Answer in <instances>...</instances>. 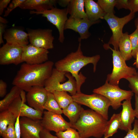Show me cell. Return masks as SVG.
<instances>
[{
	"label": "cell",
	"instance_id": "7c38bea8",
	"mask_svg": "<svg viewBox=\"0 0 138 138\" xmlns=\"http://www.w3.org/2000/svg\"><path fill=\"white\" fill-rule=\"evenodd\" d=\"M24 47L6 43L0 48V64L18 65L23 62L22 56Z\"/></svg>",
	"mask_w": 138,
	"mask_h": 138
},
{
	"label": "cell",
	"instance_id": "f35d334b",
	"mask_svg": "<svg viewBox=\"0 0 138 138\" xmlns=\"http://www.w3.org/2000/svg\"><path fill=\"white\" fill-rule=\"evenodd\" d=\"M40 135L41 138H59L57 136L52 135L50 131L44 128L41 132Z\"/></svg>",
	"mask_w": 138,
	"mask_h": 138
},
{
	"label": "cell",
	"instance_id": "d4e9b609",
	"mask_svg": "<svg viewBox=\"0 0 138 138\" xmlns=\"http://www.w3.org/2000/svg\"><path fill=\"white\" fill-rule=\"evenodd\" d=\"M121 112L114 113L107 121L103 135L104 138H109L117 133L121 124Z\"/></svg>",
	"mask_w": 138,
	"mask_h": 138
},
{
	"label": "cell",
	"instance_id": "9c48e42d",
	"mask_svg": "<svg viewBox=\"0 0 138 138\" xmlns=\"http://www.w3.org/2000/svg\"><path fill=\"white\" fill-rule=\"evenodd\" d=\"M30 13L31 14H41L42 16L46 17L48 21L55 26L58 29L59 42L61 43L64 42L65 39L64 27L68 18L67 8L60 9L54 7L50 10L40 12L31 10Z\"/></svg>",
	"mask_w": 138,
	"mask_h": 138
},
{
	"label": "cell",
	"instance_id": "4dcf8cb0",
	"mask_svg": "<svg viewBox=\"0 0 138 138\" xmlns=\"http://www.w3.org/2000/svg\"><path fill=\"white\" fill-rule=\"evenodd\" d=\"M55 134L59 138H81L78 132L71 127L65 131L56 133Z\"/></svg>",
	"mask_w": 138,
	"mask_h": 138
},
{
	"label": "cell",
	"instance_id": "8d00e7d4",
	"mask_svg": "<svg viewBox=\"0 0 138 138\" xmlns=\"http://www.w3.org/2000/svg\"><path fill=\"white\" fill-rule=\"evenodd\" d=\"M115 7L119 10L123 8L129 10V0H117Z\"/></svg>",
	"mask_w": 138,
	"mask_h": 138
},
{
	"label": "cell",
	"instance_id": "5b68a950",
	"mask_svg": "<svg viewBox=\"0 0 138 138\" xmlns=\"http://www.w3.org/2000/svg\"><path fill=\"white\" fill-rule=\"evenodd\" d=\"M103 47L105 49H111L112 52L113 69L111 73L107 75L106 80L109 84L118 85L121 79H126L137 73L134 68L126 65V61L121 55L119 50L112 49L107 44H104Z\"/></svg>",
	"mask_w": 138,
	"mask_h": 138
},
{
	"label": "cell",
	"instance_id": "ffe728a7",
	"mask_svg": "<svg viewBox=\"0 0 138 138\" xmlns=\"http://www.w3.org/2000/svg\"><path fill=\"white\" fill-rule=\"evenodd\" d=\"M56 0H25L19 6L23 9L35 10L40 12L51 9L55 7Z\"/></svg>",
	"mask_w": 138,
	"mask_h": 138
},
{
	"label": "cell",
	"instance_id": "ba28073f",
	"mask_svg": "<svg viewBox=\"0 0 138 138\" xmlns=\"http://www.w3.org/2000/svg\"><path fill=\"white\" fill-rule=\"evenodd\" d=\"M135 14L130 12L128 15L119 18L116 16L114 13L106 14L104 19L107 23L112 32V35L107 44H112L113 46L114 49L119 50V42L123 33V27L134 18Z\"/></svg>",
	"mask_w": 138,
	"mask_h": 138
},
{
	"label": "cell",
	"instance_id": "7402d4cb",
	"mask_svg": "<svg viewBox=\"0 0 138 138\" xmlns=\"http://www.w3.org/2000/svg\"><path fill=\"white\" fill-rule=\"evenodd\" d=\"M85 0H70L67 7L70 16L76 18H87L84 10Z\"/></svg>",
	"mask_w": 138,
	"mask_h": 138
},
{
	"label": "cell",
	"instance_id": "603a6c76",
	"mask_svg": "<svg viewBox=\"0 0 138 138\" xmlns=\"http://www.w3.org/2000/svg\"><path fill=\"white\" fill-rule=\"evenodd\" d=\"M84 109L80 105L74 101L62 110L63 113L68 118L73 126L78 120Z\"/></svg>",
	"mask_w": 138,
	"mask_h": 138
},
{
	"label": "cell",
	"instance_id": "c3c4849f",
	"mask_svg": "<svg viewBox=\"0 0 138 138\" xmlns=\"http://www.w3.org/2000/svg\"><path fill=\"white\" fill-rule=\"evenodd\" d=\"M134 24L136 29H138V16L134 21Z\"/></svg>",
	"mask_w": 138,
	"mask_h": 138
},
{
	"label": "cell",
	"instance_id": "52a82bcc",
	"mask_svg": "<svg viewBox=\"0 0 138 138\" xmlns=\"http://www.w3.org/2000/svg\"><path fill=\"white\" fill-rule=\"evenodd\" d=\"M93 92L107 98L110 101L112 108L115 110H117L122 106V101L132 98L133 95L132 91L122 89L118 85L110 84L107 80L103 85L94 89Z\"/></svg>",
	"mask_w": 138,
	"mask_h": 138
},
{
	"label": "cell",
	"instance_id": "d590c367",
	"mask_svg": "<svg viewBox=\"0 0 138 138\" xmlns=\"http://www.w3.org/2000/svg\"><path fill=\"white\" fill-rule=\"evenodd\" d=\"M126 135L123 138H138V120L135 119L133 128L129 130Z\"/></svg>",
	"mask_w": 138,
	"mask_h": 138
},
{
	"label": "cell",
	"instance_id": "4fadbf2b",
	"mask_svg": "<svg viewBox=\"0 0 138 138\" xmlns=\"http://www.w3.org/2000/svg\"><path fill=\"white\" fill-rule=\"evenodd\" d=\"M8 109L17 118L19 116L26 117L35 120H41L43 112L36 110L25 104L20 96L14 101Z\"/></svg>",
	"mask_w": 138,
	"mask_h": 138
},
{
	"label": "cell",
	"instance_id": "3957f363",
	"mask_svg": "<svg viewBox=\"0 0 138 138\" xmlns=\"http://www.w3.org/2000/svg\"><path fill=\"white\" fill-rule=\"evenodd\" d=\"M108 120L91 109H84L73 128L77 130L81 138L103 136Z\"/></svg>",
	"mask_w": 138,
	"mask_h": 138
},
{
	"label": "cell",
	"instance_id": "ac0fdd59",
	"mask_svg": "<svg viewBox=\"0 0 138 138\" xmlns=\"http://www.w3.org/2000/svg\"><path fill=\"white\" fill-rule=\"evenodd\" d=\"M132 97L130 98L122 103V108L121 112V124L119 129L127 132L132 129V125L135 120L134 110L132 107Z\"/></svg>",
	"mask_w": 138,
	"mask_h": 138
},
{
	"label": "cell",
	"instance_id": "7a4b0ae2",
	"mask_svg": "<svg viewBox=\"0 0 138 138\" xmlns=\"http://www.w3.org/2000/svg\"><path fill=\"white\" fill-rule=\"evenodd\" d=\"M79 42L76 51L68 54L63 58L56 62L54 64L55 68L58 71L70 73L74 77L77 84V93H81L80 88L85 82L86 77L81 72L79 74L80 70L90 64L93 65V72L96 69L97 63L100 59V56L96 55L91 56L84 55L81 49V41Z\"/></svg>",
	"mask_w": 138,
	"mask_h": 138
},
{
	"label": "cell",
	"instance_id": "8fae6325",
	"mask_svg": "<svg viewBox=\"0 0 138 138\" xmlns=\"http://www.w3.org/2000/svg\"><path fill=\"white\" fill-rule=\"evenodd\" d=\"M43 114L40 120L42 125L44 128L50 131L56 133L72 128L70 123L66 121L61 114L48 111H44Z\"/></svg>",
	"mask_w": 138,
	"mask_h": 138
},
{
	"label": "cell",
	"instance_id": "f546056e",
	"mask_svg": "<svg viewBox=\"0 0 138 138\" xmlns=\"http://www.w3.org/2000/svg\"><path fill=\"white\" fill-rule=\"evenodd\" d=\"M117 0H98L97 3L106 14L114 13Z\"/></svg>",
	"mask_w": 138,
	"mask_h": 138
},
{
	"label": "cell",
	"instance_id": "6da1fadb",
	"mask_svg": "<svg viewBox=\"0 0 138 138\" xmlns=\"http://www.w3.org/2000/svg\"><path fill=\"white\" fill-rule=\"evenodd\" d=\"M53 62L48 61L42 64H30L24 63L14 78L12 84L28 92L32 87L44 86L52 73Z\"/></svg>",
	"mask_w": 138,
	"mask_h": 138
},
{
	"label": "cell",
	"instance_id": "83f0119b",
	"mask_svg": "<svg viewBox=\"0 0 138 138\" xmlns=\"http://www.w3.org/2000/svg\"><path fill=\"white\" fill-rule=\"evenodd\" d=\"M52 93L60 107L62 109L66 108L74 101L72 96L68 94L67 92L55 91Z\"/></svg>",
	"mask_w": 138,
	"mask_h": 138
},
{
	"label": "cell",
	"instance_id": "44dd1931",
	"mask_svg": "<svg viewBox=\"0 0 138 138\" xmlns=\"http://www.w3.org/2000/svg\"><path fill=\"white\" fill-rule=\"evenodd\" d=\"M84 7L88 19L95 22L104 19L106 13L97 2L93 0H85Z\"/></svg>",
	"mask_w": 138,
	"mask_h": 138
},
{
	"label": "cell",
	"instance_id": "7dc6e473",
	"mask_svg": "<svg viewBox=\"0 0 138 138\" xmlns=\"http://www.w3.org/2000/svg\"><path fill=\"white\" fill-rule=\"evenodd\" d=\"M0 22L6 24L8 22L7 20L4 18L0 17Z\"/></svg>",
	"mask_w": 138,
	"mask_h": 138
},
{
	"label": "cell",
	"instance_id": "277c9868",
	"mask_svg": "<svg viewBox=\"0 0 138 138\" xmlns=\"http://www.w3.org/2000/svg\"><path fill=\"white\" fill-rule=\"evenodd\" d=\"M44 87L48 92L55 91L69 92L72 96L77 93L76 80L71 74L53 68L51 75L45 81Z\"/></svg>",
	"mask_w": 138,
	"mask_h": 138
},
{
	"label": "cell",
	"instance_id": "30bf717a",
	"mask_svg": "<svg viewBox=\"0 0 138 138\" xmlns=\"http://www.w3.org/2000/svg\"><path fill=\"white\" fill-rule=\"evenodd\" d=\"M27 31L30 44L47 50L54 48L53 42L54 38L52 29H30Z\"/></svg>",
	"mask_w": 138,
	"mask_h": 138
},
{
	"label": "cell",
	"instance_id": "e575fe53",
	"mask_svg": "<svg viewBox=\"0 0 138 138\" xmlns=\"http://www.w3.org/2000/svg\"><path fill=\"white\" fill-rule=\"evenodd\" d=\"M25 0H13L10 4L7 9L5 11L4 17L7 16L14 9L19 6Z\"/></svg>",
	"mask_w": 138,
	"mask_h": 138
},
{
	"label": "cell",
	"instance_id": "ee69618b",
	"mask_svg": "<svg viewBox=\"0 0 138 138\" xmlns=\"http://www.w3.org/2000/svg\"><path fill=\"white\" fill-rule=\"evenodd\" d=\"M70 0H57V3L62 7H67L69 4Z\"/></svg>",
	"mask_w": 138,
	"mask_h": 138
},
{
	"label": "cell",
	"instance_id": "1f68e13d",
	"mask_svg": "<svg viewBox=\"0 0 138 138\" xmlns=\"http://www.w3.org/2000/svg\"><path fill=\"white\" fill-rule=\"evenodd\" d=\"M129 37L132 47V55L136 58L138 52V29H136L132 33L129 34Z\"/></svg>",
	"mask_w": 138,
	"mask_h": 138
},
{
	"label": "cell",
	"instance_id": "74e56055",
	"mask_svg": "<svg viewBox=\"0 0 138 138\" xmlns=\"http://www.w3.org/2000/svg\"><path fill=\"white\" fill-rule=\"evenodd\" d=\"M129 3L130 12H138V0H129Z\"/></svg>",
	"mask_w": 138,
	"mask_h": 138
},
{
	"label": "cell",
	"instance_id": "f6af8a7d",
	"mask_svg": "<svg viewBox=\"0 0 138 138\" xmlns=\"http://www.w3.org/2000/svg\"><path fill=\"white\" fill-rule=\"evenodd\" d=\"M135 108L134 109L135 117L138 120V96L135 95Z\"/></svg>",
	"mask_w": 138,
	"mask_h": 138
},
{
	"label": "cell",
	"instance_id": "2e32d148",
	"mask_svg": "<svg viewBox=\"0 0 138 138\" xmlns=\"http://www.w3.org/2000/svg\"><path fill=\"white\" fill-rule=\"evenodd\" d=\"M21 138H41L40 133L43 128L40 120L26 117L19 119Z\"/></svg>",
	"mask_w": 138,
	"mask_h": 138
},
{
	"label": "cell",
	"instance_id": "d6986e66",
	"mask_svg": "<svg viewBox=\"0 0 138 138\" xmlns=\"http://www.w3.org/2000/svg\"><path fill=\"white\" fill-rule=\"evenodd\" d=\"M4 38L7 43L24 47L28 44V34L23 30L12 28L6 30L4 34Z\"/></svg>",
	"mask_w": 138,
	"mask_h": 138
},
{
	"label": "cell",
	"instance_id": "e0dca14e",
	"mask_svg": "<svg viewBox=\"0 0 138 138\" xmlns=\"http://www.w3.org/2000/svg\"><path fill=\"white\" fill-rule=\"evenodd\" d=\"M27 92L26 98L29 106L43 112L44 106L47 99L48 92L44 86H33Z\"/></svg>",
	"mask_w": 138,
	"mask_h": 138
},
{
	"label": "cell",
	"instance_id": "836d02e7",
	"mask_svg": "<svg viewBox=\"0 0 138 138\" xmlns=\"http://www.w3.org/2000/svg\"><path fill=\"white\" fill-rule=\"evenodd\" d=\"M129 82V87L135 95L138 96V73L126 79Z\"/></svg>",
	"mask_w": 138,
	"mask_h": 138
},
{
	"label": "cell",
	"instance_id": "cb8c5ba5",
	"mask_svg": "<svg viewBox=\"0 0 138 138\" xmlns=\"http://www.w3.org/2000/svg\"><path fill=\"white\" fill-rule=\"evenodd\" d=\"M118 46L120 54L125 61L131 58L132 47L128 32L123 33L119 40Z\"/></svg>",
	"mask_w": 138,
	"mask_h": 138
},
{
	"label": "cell",
	"instance_id": "5bb4252c",
	"mask_svg": "<svg viewBox=\"0 0 138 138\" xmlns=\"http://www.w3.org/2000/svg\"><path fill=\"white\" fill-rule=\"evenodd\" d=\"M48 50L35 47L31 44L23 48L22 58L23 62L30 64H38L48 61Z\"/></svg>",
	"mask_w": 138,
	"mask_h": 138
},
{
	"label": "cell",
	"instance_id": "ab89813d",
	"mask_svg": "<svg viewBox=\"0 0 138 138\" xmlns=\"http://www.w3.org/2000/svg\"><path fill=\"white\" fill-rule=\"evenodd\" d=\"M7 84L2 79L0 80V97H4L6 93Z\"/></svg>",
	"mask_w": 138,
	"mask_h": 138
},
{
	"label": "cell",
	"instance_id": "484cf974",
	"mask_svg": "<svg viewBox=\"0 0 138 138\" xmlns=\"http://www.w3.org/2000/svg\"><path fill=\"white\" fill-rule=\"evenodd\" d=\"M22 90L14 86L5 97L0 101V112L8 109L9 106L17 98L20 96Z\"/></svg>",
	"mask_w": 138,
	"mask_h": 138
},
{
	"label": "cell",
	"instance_id": "9a60e30c",
	"mask_svg": "<svg viewBox=\"0 0 138 138\" xmlns=\"http://www.w3.org/2000/svg\"><path fill=\"white\" fill-rule=\"evenodd\" d=\"M100 21V20L93 22L88 18L77 19L70 16L65 23L64 30L70 29L78 32L80 35L78 41H81L82 40L87 39L90 36L91 34L89 31L90 27Z\"/></svg>",
	"mask_w": 138,
	"mask_h": 138
},
{
	"label": "cell",
	"instance_id": "b9f144b4",
	"mask_svg": "<svg viewBox=\"0 0 138 138\" xmlns=\"http://www.w3.org/2000/svg\"><path fill=\"white\" fill-rule=\"evenodd\" d=\"M20 117L18 116L15 124V128L16 133V138H21L19 119Z\"/></svg>",
	"mask_w": 138,
	"mask_h": 138
},
{
	"label": "cell",
	"instance_id": "d6a6232c",
	"mask_svg": "<svg viewBox=\"0 0 138 138\" xmlns=\"http://www.w3.org/2000/svg\"><path fill=\"white\" fill-rule=\"evenodd\" d=\"M15 124L12 123L9 124L0 135L3 138H16Z\"/></svg>",
	"mask_w": 138,
	"mask_h": 138
},
{
	"label": "cell",
	"instance_id": "7bdbcfd3",
	"mask_svg": "<svg viewBox=\"0 0 138 138\" xmlns=\"http://www.w3.org/2000/svg\"><path fill=\"white\" fill-rule=\"evenodd\" d=\"M6 25L0 22V44L4 43L3 36L5 31Z\"/></svg>",
	"mask_w": 138,
	"mask_h": 138
},
{
	"label": "cell",
	"instance_id": "f1b7e54d",
	"mask_svg": "<svg viewBox=\"0 0 138 138\" xmlns=\"http://www.w3.org/2000/svg\"><path fill=\"white\" fill-rule=\"evenodd\" d=\"M44 109L56 113L61 114L63 113L62 109L60 107L53 94L49 92H48L47 99L44 105Z\"/></svg>",
	"mask_w": 138,
	"mask_h": 138
},
{
	"label": "cell",
	"instance_id": "4316f807",
	"mask_svg": "<svg viewBox=\"0 0 138 138\" xmlns=\"http://www.w3.org/2000/svg\"><path fill=\"white\" fill-rule=\"evenodd\" d=\"M17 119L8 109L0 112V135L6 129L9 124L12 123H15Z\"/></svg>",
	"mask_w": 138,
	"mask_h": 138
},
{
	"label": "cell",
	"instance_id": "bcb514c9",
	"mask_svg": "<svg viewBox=\"0 0 138 138\" xmlns=\"http://www.w3.org/2000/svg\"><path fill=\"white\" fill-rule=\"evenodd\" d=\"M136 60L134 63L133 65H135L136 68H138V52L136 54Z\"/></svg>",
	"mask_w": 138,
	"mask_h": 138
},
{
	"label": "cell",
	"instance_id": "60d3db41",
	"mask_svg": "<svg viewBox=\"0 0 138 138\" xmlns=\"http://www.w3.org/2000/svg\"><path fill=\"white\" fill-rule=\"evenodd\" d=\"M10 0H0V15L3 14L4 9L10 3Z\"/></svg>",
	"mask_w": 138,
	"mask_h": 138
},
{
	"label": "cell",
	"instance_id": "8992f818",
	"mask_svg": "<svg viewBox=\"0 0 138 138\" xmlns=\"http://www.w3.org/2000/svg\"><path fill=\"white\" fill-rule=\"evenodd\" d=\"M72 96L74 101L88 107L108 120V110L111 103L105 97L96 93L88 95L81 92L77 93Z\"/></svg>",
	"mask_w": 138,
	"mask_h": 138
}]
</instances>
